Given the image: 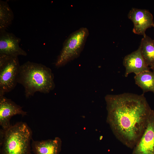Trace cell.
I'll return each instance as SVG.
<instances>
[{"label":"cell","instance_id":"cell-9","mask_svg":"<svg viewBox=\"0 0 154 154\" xmlns=\"http://www.w3.org/2000/svg\"><path fill=\"white\" fill-rule=\"evenodd\" d=\"M21 39L6 31H0V54L18 57L26 56L27 52L19 46Z\"/></svg>","mask_w":154,"mask_h":154},{"label":"cell","instance_id":"cell-5","mask_svg":"<svg viewBox=\"0 0 154 154\" xmlns=\"http://www.w3.org/2000/svg\"><path fill=\"white\" fill-rule=\"evenodd\" d=\"M20 66L18 57L0 54V96L15 87Z\"/></svg>","mask_w":154,"mask_h":154},{"label":"cell","instance_id":"cell-3","mask_svg":"<svg viewBox=\"0 0 154 154\" xmlns=\"http://www.w3.org/2000/svg\"><path fill=\"white\" fill-rule=\"evenodd\" d=\"M32 132L25 122H20L5 130L1 154H31Z\"/></svg>","mask_w":154,"mask_h":154},{"label":"cell","instance_id":"cell-2","mask_svg":"<svg viewBox=\"0 0 154 154\" xmlns=\"http://www.w3.org/2000/svg\"><path fill=\"white\" fill-rule=\"evenodd\" d=\"M51 70L40 64L28 61L21 65L17 82L23 87L28 98L37 92L49 93L55 87Z\"/></svg>","mask_w":154,"mask_h":154},{"label":"cell","instance_id":"cell-13","mask_svg":"<svg viewBox=\"0 0 154 154\" xmlns=\"http://www.w3.org/2000/svg\"><path fill=\"white\" fill-rule=\"evenodd\" d=\"M135 83L143 91V94L151 92L154 94V72L150 70L136 75L134 77Z\"/></svg>","mask_w":154,"mask_h":154},{"label":"cell","instance_id":"cell-1","mask_svg":"<svg viewBox=\"0 0 154 154\" xmlns=\"http://www.w3.org/2000/svg\"><path fill=\"white\" fill-rule=\"evenodd\" d=\"M107 122L116 138L133 149L142 135L152 110L143 94L106 95Z\"/></svg>","mask_w":154,"mask_h":154},{"label":"cell","instance_id":"cell-16","mask_svg":"<svg viewBox=\"0 0 154 154\" xmlns=\"http://www.w3.org/2000/svg\"></svg>","mask_w":154,"mask_h":154},{"label":"cell","instance_id":"cell-14","mask_svg":"<svg viewBox=\"0 0 154 154\" xmlns=\"http://www.w3.org/2000/svg\"><path fill=\"white\" fill-rule=\"evenodd\" d=\"M14 18L13 13L7 2L0 0V31H6Z\"/></svg>","mask_w":154,"mask_h":154},{"label":"cell","instance_id":"cell-8","mask_svg":"<svg viewBox=\"0 0 154 154\" xmlns=\"http://www.w3.org/2000/svg\"><path fill=\"white\" fill-rule=\"evenodd\" d=\"M17 115L24 116L27 115V112L11 100L4 96H0V125L2 129L6 130L9 128L11 126L10 119Z\"/></svg>","mask_w":154,"mask_h":154},{"label":"cell","instance_id":"cell-10","mask_svg":"<svg viewBox=\"0 0 154 154\" xmlns=\"http://www.w3.org/2000/svg\"><path fill=\"white\" fill-rule=\"evenodd\" d=\"M123 64L125 68V76L126 77L131 73L136 75L150 70V68L142 56L140 46L137 50L125 56Z\"/></svg>","mask_w":154,"mask_h":154},{"label":"cell","instance_id":"cell-15","mask_svg":"<svg viewBox=\"0 0 154 154\" xmlns=\"http://www.w3.org/2000/svg\"><path fill=\"white\" fill-rule=\"evenodd\" d=\"M151 69L153 70V71L154 72V67Z\"/></svg>","mask_w":154,"mask_h":154},{"label":"cell","instance_id":"cell-4","mask_svg":"<svg viewBox=\"0 0 154 154\" xmlns=\"http://www.w3.org/2000/svg\"><path fill=\"white\" fill-rule=\"evenodd\" d=\"M89 35L88 29L81 27L71 33L64 42L55 62L57 67L64 66L77 58L82 51Z\"/></svg>","mask_w":154,"mask_h":154},{"label":"cell","instance_id":"cell-11","mask_svg":"<svg viewBox=\"0 0 154 154\" xmlns=\"http://www.w3.org/2000/svg\"><path fill=\"white\" fill-rule=\"evenodd\" d=\"M62 141L59 137L45 140L34 141L31 144L34 154H59L61 150Z\"/></svg>","mask_w":154,"mask_h":154},{"label":"cell","instance_id":"cell-12","mask_svg":"<svg viewBox=\"0 0 154 154\" xmlns=\"http://www.w3.org/2000/svg\"><path fill=\"white\" fill-rule=\"evenodd\" d=\"M139 46L146 64L152 69L154 67V40L146 35L142 38Z\"/></svg>","mask_w":154,"mask_h":154},{"label":"cell","instance_id":"cell-7","mask_svg":"<svg viewBox=\"0 0 154 154\" xmlns=\"http://www.w3.org/2000/svg\"><path fill=\"white\" fill-rule=\"evenodd\" d=\"M127 16L133 23V32L135 34L144 36L146 30L154 26L153 15L148 10L132 8Z\"/></svg>","mask_w":154,"mask_h":154},{"label":"cell","instance_id":"cell-6","mask_svg":"<svg viewBox=\"0 0 154 154\" xmlns=\"http://www.w3.org/2000/svg\"><path fill=\"white\" fill-rule=\"evenodd\" d=\"M132 154H154V111L152 110L145 128Z\"/></svg>","mask_w":154,"mask_h":154}]
</instances>
